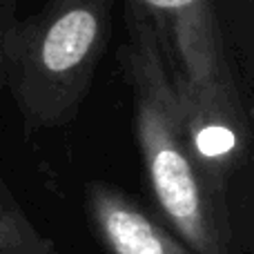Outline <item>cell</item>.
<instances>
[{
	"mask_svg": "<svg viewBox=\"0 0 254 254\" xmlns=\"http://www.w3.org/2000/svg\"><path fill=\"white\" fill-rule=\"evenodd\" d=\"M127 40L119 63L134 101V131L147 185L161 214L194 254H239L228 203L210 192L183 127L147 13L125 0Z\"/></svg>",
	"mask_w": 254,
	"mask_h": 254,
	"instance_id": "6da1fadb",
	"label": "cell"
},
{
	"mask_svg": "<svg viewBox=\"0 0 254 254\" xmlns=\"http://www.w3.org/2000/svg\"><path fill=\"white\" fill-rule=\"evenodd\" d=\"M114 0H45L18 16L0 0V87L27 131L67 125L83 105L107 49Z\"/></svg>",
	"mask_w": 254,
	"mask_h": 254,
	"instance_id": "7a4b0ae2",
	"label": "cell"
},
{
	"mask_svg": "<svg viewBox=\"0 0 254 254\" xmlns=\"http://www.w3.org/2000/svg\"><path fill=\"white\" fill-rule=\"evenodd\" d=\"M152 20L185 125L212 116L248 119L225 52L214 0H134Z\"/></svg>",
	"mask_w": 254,
	"mask_h": 254,
	"instance_id": "3957f363",
	"label": "cell"
},
{
	"mask_svg": "<svg viewBox=\"0 0 254 254\" xmlns=\"http://www.w3.org/2000/svg\"><path fill=\"white\" fill-rule=\"evenodd\" d=\"M89 223L107 254H194L125 192L101 181L85 188Z\"/></svg>",
	"mask_w": 254,
	"mask_h": 254,
	"instance_id": "277c9868",
	"label": "cell"
},
{
	"mask_svg": "<svg viewBox=\"0 0 254 254\" xmlns=\"http://www.w3.org/2000/svg\"><path fill=\"white\" fill-rule=\"evenodd\" d=\"M0 254H56L54 243L29 223L4 185H0Z\"/></svg>",
	"mask_w": 254,
	"mask_h": 254,
	"instance_id": "5b68a950",
	"label": "cell"
},
{
	"mask_svg": "<svg viewBox=\"0 0 254 254\" xmlns=\"http://www.w3.org/2000/svg\"><path fill=\"white\" fill-rule=\"evenodd\" d=\"M56 254H61V252H56Z\"/></svg>",
	"mask_w": 254,
	"mask_h": 254,
	"instance_id": "8992f818",
	"label": "cell"
}]
</instances>
